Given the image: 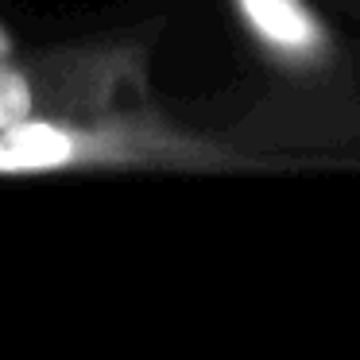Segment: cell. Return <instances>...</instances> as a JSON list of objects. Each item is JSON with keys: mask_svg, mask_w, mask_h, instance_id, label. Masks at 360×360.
Segmentation results:
<instances>
[{"mask_svg": "<svg viewBox=\"0 0 360 360\" xmlns=\"http://www.w3.org/2000/svg\"><path fill=\"white\" fill-rule=\"evenodd\" d=\"M264 97L236 140L298 171L360 167V51L318 0H225Z\"/></svg>", "mask_w": 360, "mask_h": 360, "instance_id": "obj_1", "label": "cell"}, {"mask_svg": "<svg viewBox=\"0 0 360 360\" xmlns=\"http://www.w3.org/2000/svg\"><path fill=\"white\" fill-rule=\"evenodd\" d=\"M337 4H341V8H345V12H352V16H356V20H360V0H337Z\"/></svg>", "mask_w": 360, "mask_h": 360, "instance_id": "obj_4", "label": "cell"}, {"mask_svg": "<svg viewBox=\"0 0 360 360\" xmlns=\"http://www.w3.org/2000/svg\"><path fill=\"white\" fill-rule=\"evenodd\" d=\"M0 58H12V35L4 32V24H0Z\"/></svg>", "mask_w": 360, "mask_h": 360, "instance_id": "obj_3", "label": "cell"}, {"mask_svg": "<svg viewBox=\"0 0 360 360\" xmlns=\"http://www.w3.org/2000/svg\"><path fill=\"white\" fill-rule=\"evenodd\" d=\"M32 101L35 94L27 74H20L8 58H0V132L32 117Z\"/></svg>", "mask_w": 360, "mask_h": 360, "instance_id": "obj_2", "label": "cell"}]
</instances>
